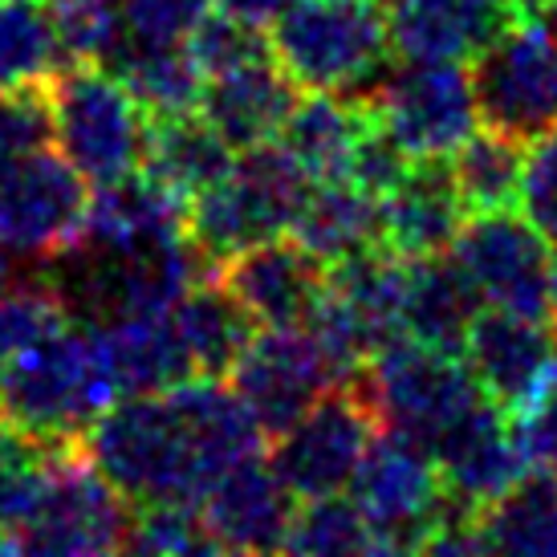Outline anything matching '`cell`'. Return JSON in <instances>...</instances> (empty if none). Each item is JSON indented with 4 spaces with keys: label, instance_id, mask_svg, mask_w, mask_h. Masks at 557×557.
Returning <instances> with one entry per match:
<instances>
[{
    "label": "cell",
    "instance_id": "obj_40",
    "mask_svg": "<svg viewBox=\"0 0 557 557\" xmlns=\"http://www.w3.org/2000/svg\"><path fill=\"white\" fill-rule=\"evenodd\" d=\"M411 163L416 159L407 156V147L371 114L367 131H362V139L355 147V159H350V180L362 191H371L374 200H383L391 187H399V180L411 171Z\"/></svg>",
    "mask_w": 557,
    "mask_h": 557
},
{
    "label": "cell",
    "instance_id": "obj_24",
    "mask_svg": "<svg viewBox=\"0 0 557 557\" xmlns=\"http://www.w3.org/2000/svg\"><path fill=\"white\" fill-rule=\"evenodd\" d=\"M98 330H102V342L110 350L114 374L123 383V395H159V391H171L187 379H196L171 310L98 322Z\"/></svg>",
    "mask_w": 557,
    "mask_h": 557
},
{
    "label": "cell",
    "instance_id": "obj_5",
    "mask_svg": "<svg viewBox=\"0 0 557 557\" xmlns=\"http://www.w3.org/2000/svg\"><path fill=\"white\" fill-rule=\"evenodd\" d=\"M135 512L78 444H53L29 509L9 529L13 554H123Z\"/></svg>",
    "mask_w": 557,
    "mask_h": 557
},
{
    "label": "cell",
    "instance_id": "obj_28",
    "mask_svg": "<svg viewBox=\"0 0 557 557\" xmlns=\"http://www.w3.org/2000/svg\"><path fill=\"white\" fill-rule=\"evenodd\" d=\"M171 313H175V325H180V338L187 346L196 379H228L236 358L245 355L252 334L261 330L216 277L191 285L171 306Z\"/></svg>",
    "mask_w": 557,
    "mask_h": 557
},
{
    "label": "cell",
    "instance_id": "obj_11",
    "mask_svg": "<svg viewBox=\"0 0 557 557\" xmlns=\"http://www.w3.org/2000/svg\"><path fill=\"white\" fill-rule=\"evenodd\" d=\"M374 435H379V419L346 379L325 391L294 428L273 435L269 465L297 500L334 496L350 488Z\"/></svg>",
    "mask_w": 557,
    "mask_h": 557
},
{
    "label": "cell",
    "instance_id": "obj_14",
    "mask_svg": "<svg viewBox=\"0 0 557 557\" xmlns=\"http://www.w3.org/2000/svg\"><path fill=\"white\" fill-rule=\"evenodd\" d=\"M342 379L306 325H261L233 367V387L264 435H281Z\"/></svg>",
    "mask_w": 557,
    "mask_h": 557
},
{
    "label": "cell",
    "instance_id": "obj_6",
    "mask_svg": "<svg viewBox=\"0 0 557 557\" xmlns=\"http://www.w3.org/2000/svg\"><path fill=\"white\" fill-rule=\"evenodd\" d=\"M53 139L86 184H110L143 168L151 114L126 82L98 62H70L46 86Z\"/></svg>",
    "mask_w": 557,
    "mask_h": 557
},
{
    "label": "cell",
    "instance_id": "obj_7",
    "mask_svg": "<svg viewBox=\"0 0 557 557\" xmlns=\"http://www.w3.org/2000/svg\"><path fill=\"white\" fill-rule=\"evenodd\" d=\"M350 383L374 411L379 428L411 435L423 448H432L472 403L484 399L460 355L423 346L407 334L374 350Z\"/></svg>",
    "mask_w": 557,
    "mask_h": 557
},
{
    "label": "cell",
    "instance_id": "obj_21",
    "mask_svg": "<svg viewBox=\"0 0 557 557\" xmlns=\"http://www.w3.org/2000/svg\"><path fill=\"white\" fill-rule=\"evenodd\" d=\"M297 90L301 86L281 70L277 58L264 53V58H252L203 82L200 114L216 126V135L233 151H248L257 143L277 139L289 110L301 98Z\"/></svg>",
    "mask_w": 557,
    "mask_h": 557
},
{
    "label": "cell",
    "instance_id": "obj_45",
    "mask_svg": "<svg viewBox=\"0 0 557 557\" xmlns=\"http://www.w3.org/2000/svg\"><path fill=\"white\" fill-rule=\"evenodd\" d=\"M542 21H545V29H549V33L557 37V0H549V9H545Z\"/></svg>",
    "mask_w": 557,
    "mask_h": 557
},
{
    "label": "cell",
    "instance_id": "obj_38",
    "mask_svg": "<svg viewBox=\"0 0 557 557\" xmlns=\"http://www.w3.org/2000/svg\"><path fill=\"white\" fill-rule=\"evenodd\" d=\"M53 139L46 90H0V180Z\"/></svg>",
    "mask_w": 557,
    "mask_h": 557
},
{
    "label": "cell",
    "instance_id": "obj_27",
    "mask_svg": "<svg viewBox=\"0 0 557 557\" xmlns=\"http://www.w3.org/2000/svg\"><path fill=\"white\" fill-rule=\"evenodd\" d=\"M294 240L310 248L313 257L330 269L383 248V216H379V200L371 191H362L355 180H325L313 184L310 200L301 208L294 224Z\"/></svg>",
    "mask_w": 557,
    "mask_h": 557
},
{
    "label": "cell",
    "instance_id": "obj_25",
    "mask_svg": "<svg viewBox=\"0 0 557 557\" xmlns=\"http://www.w3.org/2000/svg\"><path fill=\"white\" fill-rule=\"evenodd\" d=\"M371 110L338 90H310L297 98L277 139L289 147V156L310 171L313 184L325 180H350V159L367 131Z\"/></svg>",
    "mask_w": 557,
    "mask_h": 557
},
{
    "label": "cell",
    "instance_id": "obj_41",
    "mask_svg": "<svg viewBox=\"0 0 557 557\" xmlns=\"http://www.w3.org/2000/svg\"><path fill=\"white\" fill-rule=\"evenodd\" d=\"M521 212L537 233L554 245L557 240V131L533 139L525 151V175H521Z\"/></svg>",
    "mask_w": 557,
    "mask_h": 557
},
{
    "label": "cell",
    "instance_id": "obj_12",
    "mask_svg": "<svg viewBox=\"0 0 557 557\" xmlns=\"http://www.w3.org/2000/svg\"><path fill=\"white\" fill-rule=\"evenodd\" d=\"M411 159H451L476 131L472 74L460 62H403L362 102Z\"/></svg>",
    "mask_w": 557,
    "mask_h": 557
},
{
    "label": "cell",
    "instance_id": "obj_20",
    "mask_svg": "<svg viewBox=\"0 0 557 557\" xmlns=\"http://www.w3.org/2000/svg\"><path fill=\"white\" fill-rule=\"evenodd\" d=\"M379 216H383V248H391L403 261L448 252L468 216L448 159H416L399 187H391L379 200Z\"/></svg>",
    "mask_w": 557,
    "mask_h": 557
},
{
    "label": "cell",
    "instance_id": "obj_37",
    "mask_svg": "<svg viewBox=\"0 0 557 557\" xmlns=\"http://www.w3.org/2000/svg\"><path fill=\"white\" fill-rule=\"evenodd\" d=\"M187 53L196 58V65L203 70V78H216L224 70H236V65L252 62V58H264V53H273L269 46V37H264L257 25H248L240 16L233 13H208L196 25V29L187 33Z\"/></svg>",
    "mask_w": 557,
    "mask_h": 557
},
{
    "label": "cell",
    "instance_id": "obj_43",
    "mask_svg": "<svg viewBox=\"0 0 557 557\" xmlns=\"http://www.w3.org/2000/svg\"><path fill=\"white\" fill-rule=\"evenodd\" d=\"M505 9L512 13V21H542L549 0H505Z\"/></svg>",
    "mask_w": 557,
    "mask_h": 557
},
{
    "label": "cell",
    "instance_id": "obj_16",
    "mask_svg": "<svg viewBox=\"0 0 557 557\" xmlns=\"http://www.w3.org/2000/svg\"><path fill=\"white\" fill-rule=\"evenodd\" d=\"M432 456L440 480H444V496L456 509L480 512V517L529 472L509 416L488 395L472 403L465 416L435 440Z\"/></svg>",
    "mask_w": 557,
    "mask_h": 557
},
{
    "label": "cell",
    "instance_id": "obj_10",
    "mask_svg": "<svg viewBox=\"0 0 557 557\" xmlns=\"http://www.w3.org/2000/svg\"><path fill=\"white\" fill-rule=\"evenodd\" d=\"M476 294L496 310L554 322V248L525 216L472 212L448 248Z\"/></svg>",
    "mask_w": 557,
    "mask_h": 557
},
{
    "label": "cell",
    "instance_id": "obj_29",
    "mask_svg": "<svg viewBox=\"0 0 557 557\" xmlns=\"http://www.w3.org/2000/svg\"><path fill=\"white\" fill-rule=\"evenodd\" d=\"M65 65L53 0H0V90H46Z\"/></svg>",
    "mask_w": 557,
    "mask_h": 557
},
{
    "label": "cell",
    "instance_id": "obj_4",
    "mask_svg": "<svg viewBox=\"0 0 557 557\" xmlns=\"http://www.w3.org/2000/svg\"><path fill=\"white\" fill-rule=\"evenodd\" d=\"M313 180L285 143H257L236 151L220 184L187 200V240L212 264L236 257L240 248L294 233Z\"/></svg>",
    "mask_w": 557,
    "mask_h": 557
},
{
    "label": "cell",
    "instance_id": "obj_44",
    "mask_svg": "<svg viewBox=\"0 0 557 557\" xmlns=\"http://www.w3.org/2000/svg\"><path fill=\"white\" fill-rule=\"evenodd\" d=\"M13 281H21L16 277V248L0 236V289H4V285H13Z\"/></svg>",
    "mask_w": 557,
    "mask_h": 557
},
{
    "label": "cell",
    "instance_id": "obj_2",
    "mask_svg": "<svg viewBox=\"0 0 557 557\" xmlns=\"http://www.w3.org/2000/svg\"><path fill=\"white\" fill-rule=\"evenodd\" d=\"M123 383L98 325H65L0 367V416L41 444H78L114 403Z\"/></svg>",
    "mask_w": 557,
    "mask_h": 557
},
{
    "label": "cell",
    "instance_id": "obj_39",
    "mask_svg": "<svg viewBox=\"0 0 557 557\" xmlns=\"http://www.w3.org/2000/svg\"><path fill=\"white\" fill-rule=\"evenodd\" d=\"M208 9L212 0H123V41H187V33L208 16Z\"/></svg>",
    "mask_w": 557,
    "mask_h": 557
},
{
    "label": "cell",
    "instance_id": "obj_26",
    "mask_svg": "<svg viewBox=\"0 0 557 557\" xmlns=\"http://www.w3.org/2000/svg\"><path fill=\"white\" fill-rule=\"evenodd\" d=\"M233 159L236 151L220 139L216 126L191 110V114L151 119L139 171H147L156 184L175 191L180 200H191L203 187L220 184L233 168Z\"/></svg>",
    "mask_w": 557,
    "mask_h": 557
},
{
    "label": "cell",
    "instance_id": "obj_1",
    "mask_svg": "<svg viewBox=\"0 0 557 557\" xmlns=\"http://www.w3.org/2000/svg\"><path fill=\"white\" fill-rule=\"evenodd\" d=\"M264 428L228 379H187L159 395H123L82 435V451L139 509L200 505L228 468L261 456Z\"/></svg>",
    "mask_w": 557,
    "mask_h": 557
},
{
    "label": "cell",
    "instance_id": "obj_34",
    "mask_svg": "<svg viewBox=\"0 0 557 557\" xmlns=\"http://www.w3.org/2000/svg\"><path fill=\"white\" fill-rule=\"evenodd\" d=\"M285 554H313V557H342V554H379V537H374L367 512L358 509L350 496H313L294 512V529Z\"/></svg>",
    "mask_w": 557,
    "mask_h": 557
},
{
    "label": "cell",
    "instance_id": "obj_35",
    "mask_svg": "<svg viewBox=\"0 0 557 557\" xmlns=\"http://www.w3.org/2000/svg\"><path fill=\"white\" fill-rule=\"evenodd\" d=\"M131 554H159V557H203L220 554L216 537L203 525L200 505L187 500H159L139 505L131 525Z\"/></svg>",
    "mask_w": 557,
    "mask_h": 557
},
{
    "label": "cell",
    "instance_id": "obj_19",
    "mask_svg": "<svg viewBox=\"0 0 557 557\" xmlns=\"http://www.w3.org/2000/svg\"><path fill=\"white\" fill-rule=\"evenodd\" d=\"M391 49L399 62H472L512 25L505 0H391Z\"/></svg>",
    "mask_w": 557,
    "mask_h": 557
},
{
    "label": "cell",
    "instance_id": "obj_15",
    "mask_svg": "<svg viewBox=\"0 0 557 557\" xmlns=\"http://www.w3.org/2000/svg\"><path fill=\"white\" fill-rule=\"evenodd\" d=\"M468 371L480 391L505 411L521 416L557 371V325L512 310H480L465 342Z\"/></svg>",
    "mask_w": 557,
    "mask_h": 557
},
{
    "label": "cell",
    "instance_id": "obj_18",
    "mask_svg": "<svg viewBox=\"0 0 557 557\" xmlns=\"http://www.w3.org/2000/svg\"><path fill=\"white\" fill-rule=\"evenodd\" d=\"M200 512L220 554H281L294 529L297 496L269 460L248 456L203 493Z\"/></svg>",
    "mask_w": 557,
    "mask_h": 557
},
{
    "label": "cell",
    "instance_id": "obj_9",
    "mask_svg": "<svg viewBox=\"0 0 557 557\" xmlns=\"http://www.w3.org/2000/svg\"><path fill=\"white\" fill-rule=\"evenodd\" d=\"M350 496L371 521L379 554H419L444 509V480L432 448L379 428L350 480Z\"/></svg>",
    "mask_w": 557,
    "mask_h": 557
},
{
    "label": "cell",
    "instance_id": "obj_42",
    "mask_svg": "<svg viewBox=\"0 0 557 557\" xmlns=\"http://www.w3.org/2000/svg\"><path fill=\"white\" fill-rule=\"evenodd\" d=\"M289 4H294V0H220V9H224V13L240 16V21L257 25V29L273 25Z\"/></svg>",
    "mask_w": 557,
    "mask_h": 557
},
{
    "label": "cell",
    "instance_id": "obj_30",
    "mask_svg": "<svg viewBox=\"0 0 557 557\" xmlns=\"http://www.w3.org/2000/svg\"><path fill=\"white\" fill-rule=\"evenodd\" d=\"M107 70H114L126 82V90L139 98V107L151 119L200 110V94L208 82L184 41H168V46L123 41L107 62Z\"/></svg>",
    "mask_w": 557,
    "mask_h": 557
},
{
    "label": "cell",
    "instance_id": "obj_23",
    "mask_svg": "<svg viewBox=\"0 0 557 557\" xmlns=\"http://www.w3.org/2000/svg\"><path fill=\"white\" fill-rule=\"evenodd\" d=\"M484 310V297L468 281L451 252L407 261V294H403V334L407 338L465 355L468 325Z\"/></svg>",
    "mask_w": 557,
    "mask_h": 557
},
{
    "label": "cell",
    "instance_id": "obj_22",
    "mask_svg": "<svg viewBox=\"0 0 557 557\" xmlns=\"http://www.w3.org/2000/svg\"><path fill=\"white\" fill-rule=\"evenodd\" d=\"M180 236H187V200L156 184L147 171H131L123 180L94 187L78 245L102 248V252H131V248L163 245Z\"/></svg>",
    "mask_w": 557,
    "mask_h": 557
},
{
    "label": "cell",
    "instance_id": "obj_36",
    "mask_svg": "<svg viewBox=\"0 0 557 557\" xmlns=\"http://www.w3.org/2000/svg\"><path fill=\"white\" fill-rule=\"evenodd\" d=\"M46 460L49 444L0 416V529L4 533L29 509L33 493L46 476Z\"/></svg>",
    "mask_w": 557,
    "mask_h": 557
},
{
    "label": "cell",
    "instance_id": "obj_32",
    "mask_svg": "<svg viewBox=\"0 0 557 557\" xmlns=\"http://www.w3.org/2000/svg\"><path fill=\"white\" fill-rule=\"evenodd\" d=\"M451 180L460 187L468 216L472 212H505L521 196V175H525V143L500 135L493 126L472 131L456 156L448 159Z\"/></svg>",
    "mask_w": 557,
    "mask_h": 557
},
{
    "label": "cell",
    "instance_id": "obj_33",
    "mask_svg": "<svg viewBox=\"0 0 557 557\" xmlns=\"http://www.w3.org/2000/svg\"><path fill=\"white\" fill-rule=\"evenodd\" d=\"M70 322H74V310L49 273L4 285L0 289V367L33 350L37 342L62 334Z\"/></svg>",
    "mask_w": 557,
    "mask_h": 557
},
{
    "label": "cell",
    "instance_id": "obj_13",
    "mask_svg": "<svg viewBox=\"0 0 557 557\" xmlns=\"http://www.w3.org/2000/svg\"><path fill=\"white\" fill-rule=\"evenodd\" d=\"M90 191L62 151H33L0 180V236L16 257L37 264L58 261L82 240Z\"/></svg>",
    "mask_w": 557,
    "mask_h": 557
},
{
    "label": "cell",
    "instance_id": "obj_31",
    "mask_svg": "<svg viewBox=\"0 0 557 557\" xmlns=\"http://www.w3.org/2000/svg\"><path fill=\"white\" fill-rule=\"evenodd\" d=\"M488 554H557V468H529L484 517Z\"/></svg>",
    "mask_w": 557,
    "mask_h": 557
},
{
    "label": "cell",
    "instance_id": "obj_17",
    "mask_svg": "<svg viewBox=\"0 0 557 557\" xmlns=\"http://www.w3.org/2000/svg\"><path fill=\"white\" fill-rule=\"evenodd\" d=\"M216 281L257 325H301L325 294V269L294 236H273L216 264Z\"/></svg>",
    "mask_w": 557,
    "mask_h": 557
},
{
    "label": "cell",
    "instance_id": "obj_47",
    "mask_svg": "<svg viewBox=\"0 0 557 557\" xmlns=\"http://www.w3.org/2000/svg\"><path fill=\"white\" fill-rule=\"evenodd\" d=\"M0 554H13V545H9V533L0 529Z\"/></svg>",
    "mask_w": 557,
    "mask_h": 557
},
{
    "label": "cell",
    "instance_id": "obj_8",
    "mask_svg": "<svg viewBox=\"0 0 557 557\" xmlns=\"http://www.w3.org/2000/svg\"><path fill=\"white\" fill-rule=\"evenodd\" d=\"M472 98L484 126L521 143L557 131V37L542 21H512L472 58Z\"/></svg>",
    "mask_w": 557,
    "mask_h": 557
},
{
    "label": "cell",
    "instance_id": "obj_46",
    "mask_svg": "<svg viewBox=\"0 0 557 557\" xmlns=\"http://www.w3.org/2000/svg\"><path fill=\"white\" fill-rule=\"evenodd\" d=\"M554 318H557V240H554Z\"/></svg>",
    "mask_w": 557,
    "mask_h": 557
},
{
    "label": "cell",
    "instance_id": "obj_3",
    "mask_svg": "<svg viewBox=\"0 0 557 557\" xmlns=\"http://www.w3.org/2000/svg\"><path fill=\"white\" fill-rule=\"evenodd\" d=\"M273 58L301 90H338L367 102L395 49L383 0H294L269 33Z\"/></svg>",
    "mask_w": 557,
    "mask_h": 557
}]
</instances>
